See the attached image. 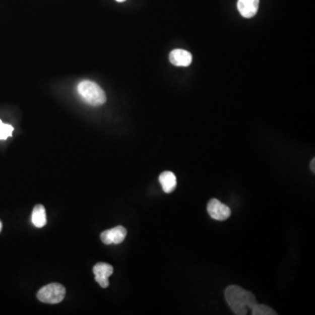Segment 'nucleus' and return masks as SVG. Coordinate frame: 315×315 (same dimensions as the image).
<instances>
[{
    "mask_svg": "<svg viewBox=\"0 0 315 315\" xmlns=\"http://www.w3.org/2000/svg\"><path fill=\"white\" fill-rule=\"evenodd\" d=\"M207 209L209 216L216 221H225L231 215V210L229 207L215 198L209 201Z\"/></svg>",
    "mask_w": 315,
    "mask_h": 315,
    "instance_id": "4",
    "label": "nucleus"
},
{
    "mask_svg": "<svg viewBox=\"0 0 315 315\" xmlns=\"http://www.w3.org/2000/svg\"><path fill=\"white\" fill-rule=\"evenodd\" d=\"M225 299L232 312L236 315H245L248 310L257 304L255 295L238 285H229L224 292Z\"/></svg>",
    "mask_w": 315,
    "mask_h": 315,
    "instance_id": "1",
    "label": "nucleus"
},
{
    "mask_svg": "<svg viewBox=\"0 0 315 315\" xmlns=\"http://www.w3.org/2000/svg\"><path fill=\"white\" fill-rule=\"evenodd\" d=\"M77 90L83 100L93 106H99L106 102V95L101 87L91 81H83L79 83Z\"/></svg>",
    "mask_w": 315,
    "mask_h": 315,
    "instance_id": "2",
    "label": "nucleus"
},
{
    "mask_svg": "<svg viewBox=\"0 0 315 315\" xmlns=\"http://www.w3.org/2000/svg\"><path fill=\"white\" fill-rule=\"evenodd\" d=\"M315 159H312V161L310 163V168L312 171V173H315Z\"/></svg>",
    "mask_w": 315,
    "mask_h": 315,
    "instance_id": "14",
    "label": "nucleus"
},
{
    "mask_svg": "<svg viewBox=\"0 0 315 315\" xmlns=\"http://www.w3.org/2000/svg\"><path fill=\"white\" fill-rule=\"evenodd\" d=\"M1 229H2V224H1V222H0V231H1Z\"/></svg>",
    "mask_w": 315,
    "mask_h": 315,
    "instance_id": "16",
    "label": "nucleus"
},
{
    "mask_svg": "<svg viewBox=\"0 0 315 315\" xmlns=\"http://www.w3.org/2000/svg\"><path fill=\"white\" fill-rule=\"evenodd\" d=\"M127 235V230L123 226H116L111 229H108L101 234V240L105 244H119L123 242Z\"/></svg>",
    "mask_w": 315,
    "mask_h": 315,
    "instance_id": "5",
    "label": "nucleus"
},
{
    "mask_svg": "<svg viewBox=\"0 0 315 315\" xmlns=\"http://www.w3.org/2000/svg\"><path fill=\"white\" fill-rule=\"evenodd\" d=\"M66 295V289L59 283L45 285L37 293L39 300L47 304H58L62 301Z\"/></svg>",
    "mask_w": 315,
    "mask_h": 315,
    "instance_id": "3",
    "label": "nucleus"
},
{
    "mask_svg": "<svg viewBox=\"0 0 315 315\" xmlns=\"http://www.w3.org/2000/svg\"><path fill=\"white\" fill-rule=\"evenodd\" d=\"M252 315H276L278 314L270 306L262 304H256L251 309Z\"/></svg>",
    "mask_w": 315,
    "mask_h": 315,
    "instance_id": "11",
    "label": "nucleus"
},
{
    "mask_svg": "<svg viewBox=\"0 0 315 315\" xmlns=\"http://www.w3.org/2000/svg\"><path fill=\"white\" fill-rule=\"evenodd\" d=\"M170 62L176 67H188L193 61L192 53L184 49H174L170 53Z\"/></svg>",
    "mask_w": 315,
    "mask_h": 315,
    "instance_id": "6",
    "label": "nucleus"
},
{
    "mask_svg": "<svg viewBox=\"0 0 315 315\" xmlns=\"http://www.w3.org/2000/svg\"><path fill=\"white\" fill-rule=\"evenodd\" d=\"M259 0H238L237 9L245 19H250L258 14Z\"/></svg>",
    "mask_w": 315,
    "mask_h": 315,
    "instance_id": "7",
    "label": "nucleus"
},
{
    "mask_svg": "<svg viewBox=\"0 0 315 315\" xmlns=\"http://www.w3.org/2000/svg\"><path fill=\"white\" fill-rule=\"evenodd\" d=\"M32 222L33 225L37 228H42L47 223V216H46V209L44 206L36 205L34 207L32 215Z\"/></svg>",
    "mask_w": 315,
    "mask_h": 315,
    "instance_id": "9",
    "label": "nucleus"
},
{
    "mask_svg": "<svg viewBox=\"0 0 315 315\" xmlns=\"http://www.w3.org/2000/svg\"><path fill=\"white\" fill-rule=\"evenodd\" d=\"M14 132L13 126L6 124L0 120V140H7V138L12 136Z\"/></svg>",
    "mask_w": 315,
    "mask_h": 315,
    "instance_id": "12",
    "label": "nucleus"
},
{
    "mask_svg": "<svg viewBox=\"0 0 315 315\" xmlns=\"http://www.w3.org/2000/svg\"><path fill=\"white\" fill-rule=\"evenodd\" d=\"M95 279H96V282L98 283L100 286L103 287V288H107L110 285L109 278H103V277H97V276H96Z\"/></svg>",
    "mask_w": 315,
    "mask_h": 315,
    "instance_id": "13",
    "label": "nucleus"
},
{
    "mask_svg": "<svg viewBox=\"0 0 315 315\" xmlns=\"http://www.w3.org/2000/svg\"><path fill=\"white\" fill-rule=\"evenodd\" d=\"M116 2H120V3H121V2H124V1H125V0H116Z\"/></svg>",
    "mask_w": 315,
    "mask_h": 315,
    "instance_id": "15",
    "label": "nucleus"
},
{
    "mask_svg": "<svg viewBox=\"0 0 315 315\" xmlns=\"http://www.w3.org/2000/svg\"><path fill=\"white\" fill-rule=\"evenodd\" d=\"M159 182L162 186L163 191L166 194L173 192L177 186V179L173 172L165 171L159 175Z\"/></svg>",
    "mask_w": 315,
    "mask_h": 315,
    "instance_id": "8",
    "label": "nucleus"
},
{
    "mask_svg": "<svg viewBox=\"0 0 315 315\" xmlns=\"http://www.w3.org/2000/svg\"><path fill=\"white\" fill-rule=\"evenodd\" d=\"M113 271L114 270L112 266L106 263H97L93 268L95 276L103 278H109L110 276L112 275Z\"/></svg>",
    "mask_w": 315,
    "mask_h": 315,
    "instance_id": "10",
    "label": "nucleus"
}]
</instances>
